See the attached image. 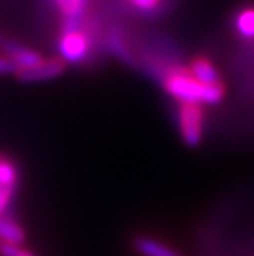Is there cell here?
I'll return each mask as SVG.
<instances>
[{
    "instance_id": "6da1fadb",
    "label": "cell",
    "mask_w": 254,
    "mask_h": 256,
    "mask_svg": "<svg viewBox=\"0 0 254 256\" xmlns=\"http://www.w3.org/2000/svg\"><path fill=\"white\" fill-rule=\"evenodd\" d=\"M162 84H164V90L175 101H178V104H182V102L218 104L226 96L223 81L215 84H203L193 78L190 70L183 66L167 68L162 74Z\"/></svg>"
},
{
    "instance_id": "7a4b0ae2",
    "label": "cell",
    "mask_w": 254,
    "mask_h": 256,
    "mask_svg": "<svg viewBox=\"0 0 254 256\" xmlns=\"http://www.w3.org/2000/svg\"><path fill=\"white\" fill-rule=\"evenodd\" d=\"M203 124L205 114L202 104H192V102L178 104V128H180L183 142L188 147H197L202 144Z\"/></svg>"
},
{
    "instance_id": "3957f363",
    "label": "cell",
    "mask_w": 254,
    "mask_h": 256,
    "mask_svg": "<svg viewBox=\"0 0 254 256\" xmlns=\"http://www.w3.org/2000/svg\"><path fill=\"white\" fill-rule=\"evenodd\" d=\"M58 52L64 63H81L91 52V38L83 28L61 34L58 40Z\"/></svg>"
},
{
    "instance_id": "277c9868",
    "label": "cell",
    "mask_w": 254,
    "mask_h": 256,
    "mask_svg": "<svg viewBox=\"0 0 254 256\" xmlns=\"http://www.w3.org/2000/svg\"><path fill=\"white\" fill-rule=\"evenodd\" d=\"M64 70H66V63L58 56V58L45 60L41 64L35 68L18 70V73L15 76H17V80L21 81V83H36V81H48L58 78L59 74L64 73Z\"/></svg>"
},
{
    "instance_id": "5b68a950",
    "label": "cell",
    "mask_w": 254,
    "mask_h": 256,
    "mask_svg": "<svg viewBox=\"0 0 254 256\" xmlns=\"http://www.w3.org/2000/svg\"><path fill=\"white\" fill-rule=\"evenodd\" d=\"M188 70H190V73L193 74V78L203 84H215V83H220L221 81L220 73H218V70L215 68V64L203 56L193 58L190 62Z\"/></svg>"
},
{
    "instance_id": "8992f818",
    "label": "cell",
    "mask_w": 254,
    "mask_h": 256,
    "mask_svg": "<svg viewBox=\"0 0 254 256\" xmlns=\"http://www.w3.org/2000/svg\"><path fill=\"white\" fill-rule=\"evenodd\" d=\"M137 252L142 256H180L174 248H170L169 244L157 242L154 238L149 236H139L134 242Z\"/></svg>"
},
{
    "instance_id": "52a82bcc",
    "label": "cell",
    "mask_w": 254,
    "mask_h": 256,
    "mask_svg": "<svg viewBox=\"0 0 254 256\" xmlns=\"http://www.w3.org/2000/svg\"><path fill=\"white\" fill-rule=\"evenodd\" d=\"M25 240H26L25 230L18 223H15L8 218L0 220V242L21 244V243H25Z\"/></svg>"
},
{
    "instance_id": "ba28073f",
    "label": "cell",
    "mask_w": 254,
    "mask_h": 256,
    "mask_svg": "<svg viewBox=\"0 0 254 256\" xmlns=\"http://www.w3.org/2000/svg\"><path fill=\"white\" fill-rule=\"evenodd\" d=\"M236 30L243 38H254V7H248L238 14L235 20Z\"/></svg>"
},
{
    "instance_id": "9c48e42d",
    "label": "cell",
    "mask_w": 254,
    "mask_h": 256,
    "mask_svg": "<svg viewBox=\"0 0 254 256\" xmlns=\"http://www.w3.org/2000/svg\"><path fill=\"white\" fill-rule=\"evenodd\" d=\"M18 182V172L15 166L5 157H0V187L5 188H17Z\"/></svg>"
},
{
    "instance_id": "30bf717a",
    "label": "cell",
    "mask_w": 254,
    "mask_h": 256,
    "mask_svg": "<svg viewBox=\"0 0 254 256\" xmlns=\"http://www.w3.org/2000/svg\"><path fill=\"white\" fill-rule=\"evenodd\" d=\"M129 4L132 5V7H136L140 12H155L157 8L160 7V2L162 0H127Z\"/></svg>"
},
{
    "instance_id": "8fae6325",
    "label": "cell",
    "mask_w": 254,
    "mask_h": 256,
    "mask_svg": "<svg viewBox=\"0 0 254 256\" xmlns=\"http://www.w3.org/2000/svg\"><path fill=\"white\" fill-rule=\"evenodd\" d=\"M18 66L12 58L0 55V74H17Z\"/></svg>"
},
{
    "instance_id": "7c38bea8",
    "label": "cell",
    "mask_w": 254,
    "mask_h": 256,
    "mask_svg": "<svg viewBox=\"0 0 254 256\" xmlns=\"http://www.w3.org/2000/svg\"><path fill=\"white\" fill-rule=\"evenodd\" d=\"M86 4H88V0H69V8H71V12H69V17L66 18H83Z\"/></svg>"
},
{
    "instance_id": "4fadbf2b",
    "label": "cell",
    "mask_w": 254,
    "mask_h": 256,
    "mask_svg": "<svg viewBox=\"0 0 254 256\" xmlns=\"http://www.w3.org/2000/svg\"><path fill=\"white\" fill-rule=\"evenodd\" d=\"M13 194L15 190L12 188H5V187H0V220L3 218V212L7 210V206L10 205V202L13 198Z\"/></svg>"
},
{
    "instance_id": "5bb4252c",
    "label": "cell",
    "mask_w": 254,
    "mask_h": 256,
    "mask_svg": "<svg viewBox=\"0 0 254 256\" xmlns=\"http://www.w3.org/2000/svg\"><path fill=\"white\" fill-rule=\"evenodd\" d=\"M20 250H21L20 244L0 242V256H18Z\"/></svg>"
},
{
    "instance_id": "9a60e30c",
    "label": "cell",
    "mask_w": 254,
    "mask_h": 256,
    "mask_svg": "<svg viewBox=\"0 0 254 256\" xmlns=\"http://www.w3.org/2000/svg\"><path fill=\"white\" fill-rule=\"evenodd\" d=\"M18 256H35V254L31 253V252H26V250L21 248V250H20V253H18Z\"/></svg>"
},
{
    "instance_id": "2e32d148",
    "label": "cell",
    "mask_w": 254,
    "mask_h": 256,
    "mask_svg": "<svg viewBox=\"0 0 254 256\" xmlns=\"http://www.w3.org/2000/svg\"><path fill=\"white\" fill-rule=\"evenodd\" d=\"M3 42H5V36L0 34V48H2V45H3Z\"/></svg>"
}]
</instances>
